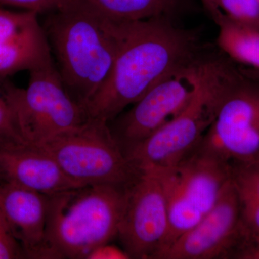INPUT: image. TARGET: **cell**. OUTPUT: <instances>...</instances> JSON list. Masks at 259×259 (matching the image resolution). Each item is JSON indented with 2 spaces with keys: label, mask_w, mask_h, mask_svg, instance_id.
Wrapping results in <instances>:
<instances>
[{
  "label": "cell",
  "mask_w": 259,
  "mask_h": 259,
  "mask_svg": "<svg viewBox=\"0 0 259 259\" xmlns=\"http://www.w3.org/2000/svg\"><path fill=\"white\" fill-rule=\"evenodd\" d=\"M252 74H253L255 78L259 80V71H255H255H252Z\"/></svg>",
  "instance_id": "obj_23"
},
{
  "label": "cell",
  "mask_w": 259,
  "mask_h": 259,
  "mask_svg": "<svg viewBox=\"0 0 259 259\" xmlns=\"http://www.w3.org/2000/svg\"><path fill=\"white\" fill-rule=\"evenodd\" d=\"M241 201L232 178L213 208L155 259L240 258Z\"/></svg>",
  "instance_id": "obj_11"
},
{
  "label": "cell",
  "mask_w": 259,
  "mask_h": 259,
  "mask_svg": "<svg viewBox=\"0 0 259 259\" xmlns=\"http://www.w3.org/2000/svg\"><path fill=\"white\" fill-rule=\"evenodd\" d=\"M203 59L173 71L145 94L132 108L109 125L123 153L130 151L177 117L193 97Z\"/></svg>",
  "instance_id": "obj_9"
},
{
  "label": "cell",
  "mask_w": 259,
  "mask_h": 259,
  "mask_svg": "<svg viewBox=\"0 0 259 259\" xmlns=\"http://www.w3.org/2000/svg\"><path fill=\"white\" fill-rule=\"evenodd\" d=\"M67 0H0V5L17 7L40 14L57 10Z\"/></svg>",
  "instance_id": "obj_20"
},
{
  "label": "cell",
  "mask_w": 259,
  "mask_h": 259,
  "mask_svg": "<svg viewBox=\"0 0 259 259\" xmlns=\"http://www.w3.org/2000/svg\"><path fill=\"white\" fill-rule=\"evenodd\" d=\"M218 47L232 60L259 71V30L230 20L224 15L217 23Z\"/></svg>",
  "instance_id": "obj_15"
},
{
  "label": "cell",
  "mask_w": 259,
  "mask_h": 259,
  "mask_svg": "<svg viewBox=\"0 0 259 259\" xmlns=\"http://www.w3.org/2000/svg\"><path fill=\"white\" fill-rule=\"evenodd\" d=\"M198 147L231 165L259 163V80L235 76Z\"/></svg>",
  "instance_id": "obj_8"
},
{
  "label": "cell",
  "mask_w": 259,
  "mask_h": 259,
  "mask_svg": "<svg viewBox=\"0 0 259 259\" xmlns=\"http://www.w3.org/2000/svg\"><path fill=\"white\" fill-rule=\"evenodd\" d=\"M238 71L219 59H203L197 90L180 115L126 154L139 169L175 166L193 153Z\"/></svg>",
  "instance_id": "obj_4"
},
{
  "label": "cell",
  "mask_w": 259,
  "mask_h": 259,
  "mask_svg": "<svg viewBox=\"0 0 259 259\" xmlns=\"http://www.w3.org/2000/svg\"><path fill=\"white\" fill-rule=\"evenodd\" d=\"M28 144L20 134L8 102L0 94V145Z\"/></svg>",
  "instance_id": "obj_18"
},
{
  "label": "cell",
  "mask_w": 259,
  "mask_h": 259,
  "mask_svg": "<svg viewBox=\"0 0 259 259\" xmlns=\"http://www.w3.org/2000/svg\"><path fill=\"white\" fill-rule=\"evenodd\" d=\"M0 181L46 195L83 187L69 178L51 155L30 144L0 145Z\"/></svg>",
  "instance_id": "obj_13"
},
{
  "label": "cell",
  "mask_w": 259,
  "mask_h": 259,
  "mask_svg": "<svg viewBox=\"0 0 259 259\" xmlns=\"http://www.w3.org/2000/svg\"><path fill=\"white\" fill-rule=\"evenodd\" d=\"M88 259H131V257L123 248L109 243L97 247Z\"/></svg>",
  "instance_id": "obj_21"
},
{
  "label": "cell",
  "mask_w": 259,
  "mask_h": 259,
  "mask_svg": "<svg viewBox=\"0 0 259 259\" xmlns=\"http://www.w3.org/2000/svg\"><path fill=\"white\" fill-rule=\"evenodd\" d=\"M169 233L166 194L150 168L127 189V200L117 238L131 258L155 259Z\"/></svg>",
  "instance_id": "obj_10"
},
{
  "label": "cell",
  "mask_w": 259,
  "mask_h": 259,
  "mask_svg": "<svg viewBox=\"0 0 259 259\" xmlns=\"http://www.w3.org/2000/svg\"><path fill=\"white\" fill-rule=\"evenodd\" d=\"M117 22L111 72L86 106L89 118L110 122L173 71L199 59L195 35L171 17Z\"/></svg>",
  "instance_id": "obj_1"
},
{
  "label": "cell",
  "mask_w": 259,
  "mask_h": 259,
  "mask_svg": "<svg viewBox=\"0 0 259 259\" xmlns=\"http://www.w3.org/2000/svg\"><path fill=\"white\" fill-rule=\"evenodd\" d=\"M127 188L89 185L49 196L46 243L49 259H88L117 238Z\"/></svg>",
  "instance_id": "obj_3"
},
{
  "label": "cell",
  "mask_w": 259,
  "mask_h": 259,
  "mask_svg": "<svg viewBox=\"0 0 259 259\" xmlns=\"http://www.w3.org/2000/svg\"><path fill=\"white\" fill-rule=\"evenodd\" d=\"M42 26L65 89L86 110L111 72L117 22L88 0H67L47 13Z\"/></svg>",
  "instance_id": "obj_2"
},
{
  "label": "cell",
  "mask_w": 259,
  "mask_h": 259,
  "mask_svg": "<svg viewBox=\"0 0 259 259\" xmlns=\"http://www.w3.org/2000/svg\"><path fill=\"white\" fill-rule=\"evenodd\" d=\"M49 196L0 181V210L20 242L25 258L49 259L46 243Z\"/></svg>",
  "instance_id": "obj_14"
},
{
  "label": "cell",
  "mask_w": 259,
  "mask_h": 259,
  "mask_svg": "<svg viewBox=\"0 0 259 259\" xmlns=\"http://www.w3.org/2000/svg\"><path fill=\"white\" fill-rule=\"evenodd\" d=\"M25 258L23 247L0 210V259Z\"/></svg>",
  "instance_id": "obj_19"
},
{
  "label": "cell",
  "mask_w": 259,
  "mask_h": 259,
  "mask_svg": "<svg viewBox=\"0 0 259 259\" xmlns=\"http://www.w3.org/2000/svg\"><path fill=\"white\" fill-rule=\"evenodd\" d=\"M35 146L51 155L69 178L83 187L127 188L141 174L115 141L108 122L100 119L89 118Z\"/></svg>",
  "instance_id": "obj_5"
},
{
  "label": "cell",
  "mask_w": 259,
  "mask_h": 259,
  "mask_svg": "<svg viewBox=\"0 0 259 259\" xmlns=\"http://www.w3.org/2000/svg\"><path fill=\"white\" fill-rule=\"evenodd\" d=\"M36 12L0 8V79L52 60Z\"/></svg>",
  "instance_id": "obj_12"
},
{
  "label": "cell",
  "mask_w": 259,
  "mask_h": 259,
  "mask_svg": "<svg viewBox=\"0 0 259 259\" xmlns=\"http://www.w3.org/2000/svg\"><path fill=\"white\" fill-rule=\"evenodd\" d=\"M258 1H259V0H258Z\"/></svg>",
  "instance_id": "obj_24"
},
{
  "label": "cell",
  "mask_w": 259,
  "mask_h": 259,
  "mask_svg": "<svg viewBox=\"0 0 259 259\" xmlns=\"http://www.w3.org/2000/svg\"><path fill=\"white\" fill-rule=\"evenodd\" d=\"M144 168L154 172L166 194L169 233L161 250L202 221L231 179V164L199 147L175 166Z\"/></svg>",
  "instance_id": "obj_7"
},
{
  "label": "cell",
  "mask_w": 259,
  "mask_h": 259,
  "mask_svg": "<svg viewBox=\"0 0 259 259\" xmlns=\"http://www.w3.org/2000/svg\"><path fill=\"white\" fill-rule=\"evenodd\" d=\"M114 21L128 22L171 17L181 0H88Z\"/></svg>",
  "instance_id": "obj_16"
},
{
  "label": "cell",
  "mask_w": 259,
  "mask_h": 259,
  "mask_svg": "<svg viewBox=\"0 0 259 259\" xmlns=\"http://www.w3.org/2000/svg\"><path fill=\"white\" fill-rule=\"evenodd\" d=\"M201 2L207 13L210 15L215 23H217L220 18L223 16V13L218 9L215 0H201Z\"/></svg>",
  "instance_id": "obj_22"
},
{
  "label": "cell",
  "mask_w": 259,
  "mask_h": 259,
  "mask_svg": "<svg viewBox=\"0 0 259 259\" xmlns=\"http://www.w3.org/2000/svg\"><path fill=\"white\" fill-rule=\"evenodd\" d=\"M28 85L18 88L0 79V94L11 108L25 142L38 146L88 120L84 107L66 91L52 60L29 71Z\"/></svg>",
  "instance_id": "obj_6"
},
{
  "label": "cell",
  "mask_w": 259,
  "mask_h": 259,
  "mask_svg": "<svg viewBox=\"0 0 259 259\" xmlns=\"http://www.w3.org/2000/svg\"><path fill=\"white\" fill-rule=\"evenodd\" d=\"M218 9L230 20L258 29V0H215Z\"/></svg>",
  "instance_id": "obj_17"
}]
</instances>
